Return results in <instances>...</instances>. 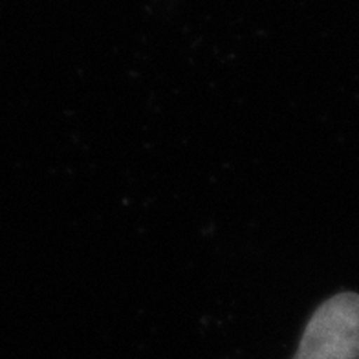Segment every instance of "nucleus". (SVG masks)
Returning <instances> with one entry per match:
<instances>
[{
    "mask_svg": "<svg viewBox=\"0 0 359 359\" xmlns=\"http://www.w3.org/2000/svg\"><path fill=\"white\" fill-rule=\"evenodd\" d=\"M293 359H359V293H337L317 308Z\"/></svg>",
    "mask_w": 359,
    "mask_h": 359,
    "instance_id": "obj_1",
    "label": "nucleus"
}]
</instances>
